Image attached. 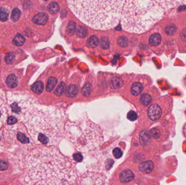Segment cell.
I'll use <instances>...</instances> for the list:
<instances>
[{"instance_id":"cell-37","label":"cell","mask_w":186,"mask_h":185,"mask_svg":"<svg viewBox=\"0 0 186 185\" xmlns=\"http://www.w3.org/2000/svg\"><path fill=\"white\" fill-rule=\"evenodd\" d=\"M127 118L131 121H134L137 118V114L135 111H131L127 114Z\"/></svg>"},{"instance_id":"cell-5","label":"cell","mask_w":186,"mask_h":185,"mask_svg":"<svg viewBox=\"0 0 186 185\" xmlns=\"http://www.w3.org/2000/svg\"><path fill=\"white\" fill-rule=\"evenodd\" d=\"M65 135L77 151L83 153L97 148L103 141L100 127L87 116L67 122Z\"/></svg>"},{"instance_id":"cell-40","label":"cell","mask_w":186,"mask_h":185,"mask_svg":"<svg viewBox=\"0 0 186 185\" xmlns=\"http://www.w3.org/2000/svg\"><path fill=\"white\" fill-rule=\"evenodd\" d=\"M73 158V159L77 162H81L83 160V156L80 153L74 154Z\"/></svg>"},{"instance_id":"cell-35","label":"cell","mask_w":186,"mask_h":185,"mask_svg":"<svg viewBox=\"0 0 186 185\" xmlns=\"http://www.w3.org/2000/svg\"><path fill=\"white\" fill-rule=\"evenodd\" d=\"M101 46L104 49H107L109 48L110 42L107 37H103L101 40Z\"/></svg>"},{"instance_id":"cell-9","label":"cell","mask_w":186,"mask_h":185,"mask_svg":"<svg viewBox=\"0 0 186 185\" xmlns=\"http://www.w3.org/2000/svg\"><path fill=\"white\" fill-rule=\"evenodd\" d=\"M15 132H16V134H13V136L15 135L18 141L23 144H28L30 142L29 137L26 134L22 132L21 129H17V128L15 129Z\"/></svg>"},{"instance_id":"cell-15","label":"cell","mask_w":186,"mask_h":185,"mask_svg":"<svg viewBox=\"0 0 186 185\" xmlns=\"http://www.w3.org/2000/svg\"><path fill=\"white\" fill-rule=\"evenodd\" d=\"M161 42V37L159 33H154L150 36L149 44L151 46H156L158 45Z\"/></svg>"},{"instance_id":"cell-16","label":"cell","mask_w":186,"mask_h":185,"mask_svg":"<svg viewBox=\"0 0 186 185\" xmlns=\"http://www.w3.org/2000/svg\"><path fill=\"white\" fill-rule=\"evenodd\" d=\"M32 90L37 94H40L44 91V84L41 81H37L32 85Z\"/></svg>"},{"instance_id":"cell-32","label":"cell","mask_w":186,"mask_h":185,"mask_svg":"<svg viewBox=\"0 0 186 185\" xmlns=\"http://www.w3.org/2000/svg\"><path fill=\"white\" fill-rule=\"evenodd\" d=\"M164 31H165V32L167 35H172L176 32V27L174 25H170V26H166L165 28Z\"/></svg>"},{"instance_id":"cell-33","label":"cell","mask_w":186,"mask_h":185,"mask_svg":"<svg viewBox=\"0 0 186 185\" xmlns=\"http://www.w3.org/2000/svg\"><path fill=\"white\" fill-rule=\"evenodd\" d=\"M149 134L150 137L153 139H158L160 136V132L157 129H152L149 132Z\"/></svg>"},{"instance_id":"cell-2","label":"cell","mask_w":186,"mask_h":185,"mask_svg":"<svg viewBox=\"0 0 186 185\" xmlns=\"http://www.w3.org/2000/svg\"><path fill=\"white\" fill-rule=\"evenodd\" d=\"M20 116H22L28 134L35 143L52 146L61 141L65 121L61 110L39 106L31 99Z\"/></svg>"},{"instance_id":"cell-28","label":"cell","mask_w":186,"mask_h":185,"mask_svg":"<svg viewBox=\"0 0 186 185\" xmlns=\"http://www.w3.org/2000/svg\"><path fill=\"white\" fill-rule=\"evenodd\" d=\"M21 14V13L20 10L19 9L17 8H15L13 10L12 15H11V19L14 21H17L20 17Z\"/></svg>"},{"instance_id":"cell-18","label":"cell","mask_w":186,"mask_h":185,"mask_svg":"<svg viewBox=\"0 0 186 185\" xmlns=\"http://www.w3.org/2000/svg\"><path fill=\"white\" fill-rule=\"evenodd\" d=\"M57 79L56 78H54V77H50L48 81H47V83L46 85V90L48 92H52V91L54 90V88H55V86L57 84Z\"/></svg>"},{"instance_id":"cell-34","label":"cell","mask_w":186,"mask_h":185,"mask_svg":"<svg viewBox=\"0 0 186 185\" xmlns=\"http://www.w3.org/2000/svg\"><path fill=\"white\" fill-rule=\"evenodd\" d=\"M117 43L120 46L125 47L128 45V39L125 37H120L117 40Z\"/></svg>"},{"instance_id":"cell-17","label":"cell","mask_w":186,"mask_h":185,"mask_svg":"<svg viewBox=\"0 0 186 185\" xmlns=\"http://www.w3.org/2000/svg\"><path fill=\"white\" fill-rule=\"evenodd\" d=\"M143 90V86L138 82H136L132 85L131 87V93L133 96H138L142 92Z\"/></svg>"},{"instance_id":"cell-29","label":"cell","mask_w":186,"mask_h":185,"mask_svg":"<svg viewBox=\"0 0 186 185\" xmlns=\"http://www.w3.org/2000/svg\"><path fill=\"white\" fill-rule=\"evenodd\" d=\"M77 35L80 38H86L88 34V31L86 27H78V29L77 30Z\"/></svg>"},{"instance_id":"cell-3","label":"cell","mask_w":186,"mask_h":185,"mask_svg":"<svg viewBox=\"0 0 186 185\" xmlns=\"http://www.w3.org/2000/svg\"><path fill=\"white\" fill-rule=\"evenodd\" d=\"M71 12L94 29L107 30L115 27L121 16L125 0H68Z\"/></svg>"},{"instance_id":"cell-30","label":"cell","mask_w":186,"mask_h":185,"mask_svg":"<svg viewBox=\"0 0 186 185\" xmlns=\"http://www.w3.org/2000/svg\"><path fill=\"white\" fill-rule=\"evenodd\" d=\"M15 59V54L13 52H11L7 54L5 56V61L7 64H12L14 61Z\"/></svg>"},{"instance_id":"cell-20","label":"cell","mask_w":186,"mask_h":185,"mask_svg":"<svg viewBox=\"0 0 186 185\" xmlns=\"http://www.w3.org/2000/svg\"><path fill=\"white\" fill-rule=\"evenodd\" d=\"M25 42V38L22 34L18 33L13 40V44L17 46H21Z\"/></svg>"},{"instance_id":"cell-41","label":"cell","mask_w":186,"mask_h":185,"mask_svg":"<svg viewBox=\"0 0 186 185\" xmlns=\"http://www.w3.org/2000/svg\"><path fill=\"white\" fill-rule=\"evenodd\" d=\"M44 1H47V0H44Z\"/></svg>"},{"instance_id":"cell-27","label":"cell","mask_w":186,"mask_h":185,"mask_svg":"<svg viewBox=\"0 0 186 185\" xmlns=\"http://www.w3.org/2000/svg\"><path fill=\"white\" fill-rule=\"evenodd\" d=\"M151 97L149 94L144 93L140 97V101L143 104L148 105L151 102Z\"/></svg>"},{"instance_id":"cell-1","label":"cell","mask_w":186,"mask_h":185,"mask_svg":"<svg viewBox=\"0 0 186 185\" xmlns=\"http://www.w3.org/2000/svg\"><path fill=\"white\" fill-rule=\"evenodd\" d=\"M25 183L33 185H71L76 171L70 161L54 148L31 151L26 160Z\"/></svg>"},{"instance_id":"cell-19","label":"cell","mask_w":186,"mask_h":185,"mask_svg":"<svg viewBox=\"0 0 186 185\" xmlns=\"http://www.w3.org/2000/svg\"><path fill=\"white\" fill-rule=\"evenodd\" d=\"M123 81L122 79L119 77H114L110 82V86L114 89H119L122 86Z\"/></svg>"},{"instance_id":"cell-24","label":"cell","mask_w":186,"mask_h":185,"mask_svg":"<svg viewBox=\"0 0 186 185\" xmlns=\"http://www.w3.org/2000/svg\"><path fill=\"white\" fill-rule=\"evenodd\" d=\"M150 139L149 134L147 132L143 131L140 134V141L142 144H147L149 142Z\"/></svg>"},{"instance_id":"cell-8","label":"cell","mask_w":186,"mask_h":185,"mask_svg":"<svg viewBox=\"0 0 186 185\" xmlns=\"http://www.w3.org/2000/svg\"><path fill=\"white\" fill-rule=\"evenodd\" d=\"M163 8L164 9L169 10L175 7L180 4L184 0H154Z\"/></svg>"},{"instance_id":"cell-31","label":"cell","mask_w":186,"mask_h":185,"mask_svg":"<svg viewBox=\"0 0 186 185\" xmlns=\"http://www.w3.org/2000/svg\"><path fill=\"white\" fill-rule=\"evenodd\" d=\"M76 30V23L73 21H70L69 23L66 28L67 33L69 35H73Z\"/></svg>"},{"instance_id":"cell-13","label":"cell","mask_w":186,"mask_h":185,"mask_svg":"<svg viewBox=\"0 0 186 185\" xmlns=\"http://www.w3.org/2000/svg\"><path fill=\"white\" fill-rule=\"evenodd\" d=\"M6 84L10 88H14L17 86L19 84V81L17 77L12 74L8 76L6 79Z\"/></svg>"},{"instance_id":"cell-12","label":"cell","mask_w":186,"mask_h":185,"mask_svg":"<svg viewBox=\"0 0 186 185\" xmlns=\"http://www.w3.org/2000/svg\"><path fill=\"white\" fill-rule=\"evenodd\" d=\"M154 168V164L151 161H147L142 162L140 164L139 169L140 172L144 173H150L151 172Z\"/></svg>"},{"instance_id":"cell-14","label":"cell","mask_w":186,"mask_h":185,"mask_svg":"<svg viewBox=\"0 0 186 185\" xmlns=\"http://www.w3.org/2000/svg\"><path fill=\"white\" fill-rule=\"evenodd\" d=\"M78 92V89L75 85L68 86L66 90V95L68 97L73 98L76 97Z\"/></svg>"},{"instance_id":"cell-36","label":"cell","mask_w":186,"mask_h":185,"mask_svg":"<svg viewBox=\"0 0 186 185\" xmlns=\"http://www.w3.org/2000/svg\"><path fill=\"white\" fill-rule=\"evenodd\" d=\"M113 154L116 158H120L122 156V151L119 148H115L113 151Z\"/></svg>"},{"instance_id":"cell-11","label":"cell","mask_w":186,"mask_h":185,"mask_svg":"<svg viewBox=\"0 0 186 185\" xmlns=\"http://www.w3.org/2000/svg\"><path fill=\"white\" fill-rule=\"evenodd\" d=\"M135 178V174L130 170H125L121 173L120 180L121 183H126L133 180Z\"/></svg>"},{"instance_id":"cell-38","label":"cell","mask_w":186,"mask_h":185,"mask_svg":"<svg viewBox=\"0 0 186 185\" xmlns=\"http://www.w3.org/2000/svg\"><path fill=\"white\" fill-rule=\"evenodd\" d=\"M8 168V163L6 161L0 160V171H6Z\"/></svg>"},{"instance_id":"cell-21","label":"cell","mask_w":186,"mask_h":185,"mask_svg":"<svg viewBox=\"0 0 186 185\" xmlns=\"http://www.w3.org/2000/svg\"><path fill=\"white\" fill-rule=\"evenodd\" d=\"M99 44V39L96 35L91 36L87 40V45L91 48H95Z\"/></svg>"},{"instance_id":"cell-25","label":"cell","mask_w":186,"mask_h":185,"mask_svg":"<svg viewBox=\"0 0 186 185\" xmlns=\"http://www.w3.org/2000/svg\"><path fill=\"white\" fill-rule=\"evenodd\" d=\"M8 15L9 11L7 8L2 7L0 8V20L1 21H6L8 19Z\"/></svg>"},{"instance_id":"cell-22","label":"cell","mask_w":186,"mask_h":185,"mask_svg":"<svg viewBox=\"0 0 186 185\" xmlns=\"http://www.w3.org/2000/svg\"><path fill=\"white\" fill-rule=\"evenodd\" d=\"M93 89V86L91 84V83H87L84 85L83 88H82L81 92L82 95L86 97H88Z\"/></svg>"},{"instance_id":"cell-39","label":"cell","mask_w":186,"mask_h":185,"mask_svg":"<svg viewBox=\"0 0 186 185\" xmlns=\"http://www.w3.org/2000/svg\"><path fill=\"white\" fill-rule=\"evenodd\" d=\"M17 119L16 117L13 116H10L8 118L7 124L9 125H13V124L17 123Z\"/></svg>"},{"instance_id":"cell-7","label":"cell","mask_w":186,"mask_h":185,"mask_svg":"<svg viewBox=\"0 0 186 185\" xmlns=\"http://www.w3.org/2000/svg\"><path fill=\"white\" fill-rule=\"evenodd\" d=\"M147 114L150 119L152 121H156L159 119L161 116V109L157 104H152L148 109Z\"/></svg>"},{"instance_id":"cell-10","label":"cell","mask_w":186,"mask_h":185,"mask_svg":"<svg viewBox=\"0 0 186 185\" xmlns=\"http://www.w3.org/2000/svg\"><path fill=\"white\" fill-rule=\"evenodd\" d=\"M48 18V15L46 14L41 13L35 15L32 19V21L38 25H44L47 22Z\"/></svg>"},{"instance_id":"cell-4","label":"cell","mask_w":186,"mask_h":185,"mask_svg":"<svg viewBox=\"0 0 186 185\" xmlns=\"http://www.w3.org/2000/svg\"><path fill=\"white\" fill-rule=\"evenodd\" d=\"M163 15V8L154 0H126L121 26L127 32L140 34L149 29Z\"/></svg>"},{"instance_id":"cell-6","label":"cell","mask_w":186,"mask_h":185,"mask_svg":"<svg viewBox=\"0 0 186 185\" xmlns=\"http://www.w3.org/2000/svg\"><path fill=\"white\" fill-rule=\"evenodd\" d=\"M7 111V103L5 94L0 90V127L5 123Z\"/></svg>"},{"instance_id":"cell-23","label":"cell","mask_w":186,"mask_h":185,"mask_svg":"<svg viewBox=\"0 0 186 185\" xmlns=\"http://www.w3.org/2000/svg\"><path fill=\"white\" fill-rule=\"evenodd\" d=\"M47 9L51 14H56L59 10L60 7L57 3L52 2L48 5Z\"/></svg>"},{"instance_id":"cell-26","label":"cell","mask_w":186,"mask_h":185,"mask_svg":"<svg viewBox=\"0 0 186 185\" xmlns=\"http://www.w3.org/2000/svg\"><path fill=\"white\" fill-rule=\"evenodd\" d=\"M66 89V84L64 82H61L54 91V94L58 96H61Z\"/></svg>"}]
</instances>
